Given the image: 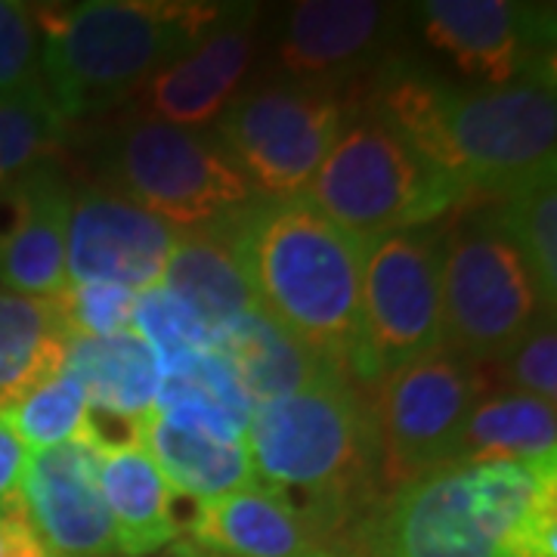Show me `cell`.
I'll return each mask as SVG.
<instances>
[{
	"label": "cell",
	"instance_id": "6da1fadb",
	"mask_svg": "<svg viewBox=\"0 0 557 557\" xmlns=\"http://www.w3.org/2000/svg\"><path fill=\"white\" fill-rule=\"evenodd\" d=\"M214 226L233 245L260 317L317 359L357 375L366 242L307 196H258Z\"/></svg>",
	"mask_w": 557,
	"mask_h": 557
},
{
	"label": "cell",
	"instance_id": "7a4b0ae2",
	"mask_svg": "<svg viewBox=\"0 0 557 557\" xmlns=\"http://www.w3.org/2000/svg\"><path fill=\"white\" fill-rule=\"evenodd\" d=\"M375 557H557V458L449 461L397 486Z\"/></svg>",
	"mask_w": 557,
	"mask_h": 557
},
{
	"label": "cell",
	"instance_id": "3957f363",
	"mask_svg": "<svg viewBox=\"0 0 557 557\" xmlns=\"http://www.w3.org/2000/svg\"><path fill=\"white\" fill-rule=\"evenodd\" d=\"M375 119L456 180L468 199L505 196L555 164V81L449 87L424 75H397L384 84Z\"/></svg>",
	"mask_w": 557,
	"mask_h": 557
},
{
	"label": "cell",
	"instance_id": "277c9868",
	"mask_svg": "<svg viewBox=\"0 0 557 557\" xmlns=\"http://www.w3.org/2000/svg\"><path fill=\"white\" fill-rule=\"evenodd\" d=\"M230 10L180 0H87L35 13L44 90L65 121L112 109L193 50Z\"/></svg>",
	"mask_w": 557,
	"mask_h": 557
},
{
	"label": "cell",
	"instance_id": "5b68a950",
	"mask_svg": "<svg viewBox=\"0 0 557 557\" xmlns=\"http://www.w3.org/2000/svg\"><path fill=\"white\" fill-rule=\"evenodd\" d=\"M242 440L260 490L282 498L344 502L379 468L372 403L341 369L298 394L258 403Z\"/></svg>",
	"mask_w": 557,
	"mask_h": 557
},
{
	"label": "cell",
	"instance_id": "8992f818",
	"mask_svg": "<svg viewBox=\"0 0 557 557\" xmlns=\"http://www.w3.org/2000/svg\"><path fill=\"white\" fill-rule=\"evenodd\" d=\"M304 196L359 242L434 226L471 201L456 180L381 119L344 131Z\"/></svg>",
	"mask_w": 557,
	"mask_h": 557
},
{
	"label": "cell",
	"instance_id": "52a82bcc",
	"mask_svg": "<svg viewBox=\"0 0 557 557\" xmlns=\"http://www.w3.org/2000/svg\"><path fill=\"white\" fill-rule=\"evenodd\" d=\"M443 350L468 366L502 362L539 319L555 313L496 211H474L440 233Z\"/></svg>",
	"mask_w": 557,
	"mask_h": 557
},
{
	"label": "cell",
	"instance_id": "ba28073f",
	"mask_svg": "<svg viewBox=\"0 0 557 557\" xmlns=\"http://www.w3.org/2000/svg\"><path fill=\"white\" fill-rule=\"evenodd\" d=\"M100 168L109 189L177 230L214 226L258 199L214 134L143 115L106 137Z\"/></svg>",
	"mask_w": 557,
	"mask_h": 557
},
{
	"label": "cell",
	"instance_id": "9c48e42d",
	"mask_svg": "<svg viewBox=\"0 0 557 557\" xmlns=\"http://www.w3.org/2000/svg\"><path fill=\"white\" fill-rule=\"evenodd\" d=\"M344 134V106L322 84H270L220 112L214 139L260 199H298Z\"/></svg>",
	"mask_w": 557,
	"mask_h": 557
},
{
	"label": "cell",
	"instance_id": "30bf717a",
	"mask_svg": "<svg viewBox=\"0 0 557 557\" xmlns=\"http://www.w3.org/2000/svg\"><path fill=\"white\" fill-rule=\"evenodd\" d=\"M359 313L357 379L375 384L391 369L443 350L440 230L421 226L366 242Z\"/></svg>",
	"mask_w": 557,
	"mask_h": 557
},
{
	"label": "cell",
	"instance_id": "8fae6325",
	"mask_svg": "<svg viewBox=\"0 0 557 557\" xmlns=\"http://www.w3.org/2000/svg\"><path fill=\"white\" fill-rule=\"evenodd\" d=\"M480 391L478 369L446 350L381 375L375 381L372 424L384 483L397 490L449 465Z\"/></svg>",
	"mask_w": 557,
	"mask_h": 557
},
{
	"label": "cell",
	"instance_id": "7c38bea8",
	"mask_svg": "<svg viewBox=\"0 0 557 557\" xmlns=\"http://www.w3.org/2000/svg\"><path fill=\"white\" fill-rule=\"evenodd\" d=\"M424 38L483 87L552 81L555 13L515 0H424Z\"/></svg>",
	"mask_w": 557,
	"mask_h": 557
},
{
	"label": "cell",
	"instance_id": "4fadbf2b",
	"mask_svg": "<svg viewBox=\"0 0 557 557\" xmlns=\"http://www.w3.org/2000/svg\"><path fill=\"white\" fill-rule=\"evenodd\" d=\"M177 233V226L109 186L81 189L65 236L69 285H121L137 295L159 288Z\"/></svg>",
	"mask_w": 557,
	"mask_h": 557
},
{
	"label": "cell",
	"instance_id": "5bb4252c",
	"mask_svg": "<svg viewBox=\"0 0 557 557\" xmlns=\"http://www.w3.org/2000/svg\"><path fill=\"white\" fill-rule=\"evenodd\" d=\"M22 515L53 557H121L87 443L32 456Z\"/></svg>",
	"mask_w": 557,
	"mask_h": 557
},
{
	"label": "cell",
	"instance_id": "9a60e30c",
	"mask_svg": "<svg viewBox=\"0 0 557 557\" xmlns=\"http://www.w3.org/2000/svg\"><path fill=\"white\" fill-rule=\"evenodd\" d=\"M72 199L75 193L53 171V164L0 193V288L44 300H60L65 295V236Z\"/></svg>",
	"mask_w": 557,
	"mask_h": 557
},
{
	"label": "cell",
	"instance_id": "2e32d148",
	"mask_svg": "<svg viewBox=\"0 0 557 557\" xmlns=\"http://www.w3.org/2000/svg\"><path fill=\"white\" fill-rule=\"evenodd\" d=\"M251 20V10L226 13L193 50L164 65L143 87V119L177 127H201L218 121L220 112L236 100V90L255 57Z\"/></svg>",
	"mask_w": 557,
	"mask_h": 557
},
{
	"label": "cell",
	"instance_id": "e0dca14e",
	"mask_svg": "<svg viewBox=\"0 0 557 557\" xmlns=\"http://www.w3.org/2000/svg\"><path fill=\"white\" fill-rule=\"evenodd\" d=\"M387 20L391 7L372 0H304L278 35V60L295 78H344L372 60Z\"/></svg>",
	"mask_w": 557,
	"mask_h": 557
},
{
	"label": "cell",
	"instance_id": "ac0fdd59",
	"mask_svg": "<svg viewBox=\"0 0 557 557\" xmlns=\"http://www.w3.org/2000/svg\"><path fill=\"white\" fill-rule=\"evenodd\" d=\"M139 443L174 496L201 505L258 486L245 440L218 437L186 418L152 409L139 421Z\"/></svg>",
	"mask_w": 557,
	"mask_h": 557
},
{
	"label": "cell",
	"instance_id": "d6986e66",
	"mask_svg": "<svg viewBox=\"0 0 557 557\" xmlns=\"http://www.w3.org/2000/svg\"><path fill=\"white\" fill-rule=\"evenodd\" d=\"M121 557H146L177 536L174 493L139 440L87 443Z\"/></svg>",
	"mask_w": 557,
	"mask_h": 557
},
{
	"label": "cell",
	"instance_id": "ffe728a7",
	"mask_svg": "<svg viewBox=\"0 0 557 557\" xmlns=\"http://www.w3.org/2000/svg\"><path fill=\"white\" fill-rule=\"evenodd\" d=\"M189 533L233 557H347L322 545L292 502L260 486L201 502Z\"/></svg>",
	"mask_w": 557,
	"mask_h": 557
},
{
	"label": "cell",
	"instance_id": "44dd1931",
	"mask_svg": "<svg viewBox=\"0 0 557 557\" xmlns=\"http://www.w3.org/2000/svg\"><path fill=\"white\" fill-rule=\"evenodd\" d=\"M159 288L183 304L218 341L239 319L258 313L242 263L218 226L180 230Z\"/></svg>",
	"mask_w": 557,
	"mask_h": 557
},
{
	"label": "cell",
	"instance_id": "7402d4cb",
	"mask_svg": "<svg viewBox=\"0 0 557 557\" xmlns=\"http://www.w3.org/2000/svg\"><path fill=\"white\" fill-rule=\"evenodd\" d=\"M72 341L57 300L0 288V416L60 375Z\"/></svg>",
	"mask_w": 557,
	"mask_h": 557
},
{
	"label": "cell",
	"instance_id": "603a6c76",
	"mask_svg": "<svg viewBox=\"0 0 557 557\" xmlns=\"http://www.w3.org/2000/svg\"><path fill=\"white\" fill-rule=\"evenodd\" d=\"M65 369L81 379L94 412L131 421L137 428L156 409L164 379L161 359L137 332L112 338H75Z\"/></svg>",
	"mask_w": 557,
	"mask_h": 557
},
{
	"label": "cell",
	"instance_id": "cb8c5ba5",
	"mask_svg": "<svg viewBox=\"0 0 557 557\" xmlns=\"http://www.w3.org/2000/svg\"><path fill=\"white\" fill-rule=\"evenodd\" d=\"M557 458L555 403L527 394L478 399L461 428L453 461H548Z\"/></svg>",
	"mask_w": 557,
	"mask_h": 557
},
{
	"label": "cell",
	"instance_id": "d4e9b609",
	"mask_svg": "<svg viewBox=\"0 0 557 557\" xmlns=\"http://www.w3.org/2000/svg\"><path fill=\"white\" fill-rule=\"evenodd\" d=\"M220 354L230 359L242 391L255 406L298 394L307 384L322 379L325 372L338 369L317 359L310 350H304L288 335H282L276 325L267 322L260 313L239 319L220 338Z\"/></svg>",
	"mask_w": 557,
	"mask_h": 557
},
{
	"label": "cell",
	"instance_id": "484cf974",
	"mask_svg": "<svg viewBox=\"0 0 557 557\" xmlns=\"http://www.w3.org/2000/svg\"><path fill=\"white\" fill-rule=\"evenodd\" d=\"M557 164L498 196L496 218L520 258L527 260L539 298L548 310L557 300Z\"/></svg>",
	"mask_w": 557,
	"mask_h": 557
},
{
	"label": "cell",
	"instance_id": "4316f807",
	"mask_svg": "<svg viewBox=\"0 0 557 557\" xmlns=\"http://www.w3.org/2000/svg\"><path fill=\"white\" fill-rule=\"evenodd\" d=\"M65 139V119L50 94L25 90L0 100V193L47 168Z\"/></svg>",
	"mask_w": 557,
	"mask_h": 557
},
{
	"label": "cell",
	"instance_id": "83f0119b",
	"mask_svg": "<svg viewBox=\"0 0 557 557\" xmlns=\"http://www.w3.org/2000/svg\"><path fill=\"white\" fill-rule=\"evenodd\" d=\"M3 418L35 456L69 443H87L90 399L78 375L72 369H62L57 379L28 394L10 412H3Z\"/></svg>",
	"mask_w": 557,
	"mask_h": 557
},
{
	"label": "cell",
	"instance_id": "f1b7e54d",
	"mask_svg": "<svg viewBox=\"0 0 557 557\" xmlns=\"http://www.w3.org/2000/svg\"><path fill=\"white\" fill-rule=\"evenodd\" d=\"M44 87L40 32L35 10L0 0V100Z\"/></svg>",
	"mask_w": 557,
	"mask_h": 557
},
{
	"label": "cell",
	"instance_id": "f546056e",
	"mask_svg": "<svg viewBox=\"0 0 557 557\" xmlns=\"http://www.w3.org/2000/svg\"><path fill=\"white\" fill-rule=\"evenodd\" d=\"M72 338H112L134 332L137 292L121 285H69L60 300Z\"/></svg>",
	"mask_w": 557,
	"mask_h": 557
},
{
	"label": "cell",
	"instance_id": "4dcf8cb0",
	"mask_svg": "<svg viewBox=\"0 0 557 557\" xmlns=\"http://www.w3.org/2000/svg\"><path fill=\"white\" fill-rule=\"evenodd\" d=\"M505 379L515 394L555 403L557 397V332L555 313L542 317L523 338L502 357Z\"/></svg>",
	"mask_w": 557,
	"mask_h": 557
},
{
	"label": "cell",
	"instance_id": "1f68e13d",
	"mask_svg": "<svg viewBox=\"0 0 557 557\" xmlns=\"http://www.w3.org/2000/svg\"><path fill=\"white\" fill-rule=\"evenodd\" d=\"M32 453L16 437L10 421L0 416V518L22 515V486L28 474Z\"/></svg>",
	"mask_w": 557,
	"mask_h": 557
},
{
	"label": "cell",
	"instance_id": "d6a6232c",
	"mask_svg": "<svg viewBox=\"0 0 557 557\" xmlns=\"http://www.w3.org/2000/svg\"><path fill=\"white\" fill-rule=\"evenodd\" d=\"M0 557H53L50 548L28 527L25 515L0 518Z\"/></svg>",
	"mask_w": 557,
	"mask_h": 557
}]
</instances>
